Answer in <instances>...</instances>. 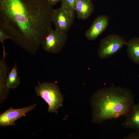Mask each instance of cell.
<instances>
[{
  "label": "cell",
  "instance_id": "cell-16",
  "mask_svg": "<svg viewBox=\"0 0 139 139\" xmlns=\"http://www.w3.org/2000/svg\"><path fill=\"white\" fill-rule=\"evenodd\" d=\"M132 132L124 138L125 139H139V131Z\"/></svg>",
  "mask_w": 139,
  "mask_h": 139
},
{
  "label": "cell",
  "instance_id": "cell-13",
  "mask_svg": "<svg viewBox=\"0 0 139 139\" xmlns=\"http://www.w3.org/2000/svg\"><path fill=\"white\" fill-rule=\"evenodd\" d=\"M20 83V78L18 76L17 67L15 64L7 77V85L10 89H13L17 88Z\"/></svg>",
  "mask_w": 139,
  "mask_h": 139
},
{
  "label": "cell",
  "instance_id": "cell-11",
  "mask_svg": "<svg viewBox=\"0 0 139 139\" xmlns=\"http://www.w3.org/2000/svg\"><path fill=\"white\" fill-rule=\"evenodd\" d=\"M121 125L125 128L139 131V101L135 104L131 112L126 116Z\"/></svg>",
  "mask_w": 139,
  "mask_h": 139
},
{
  "label": "cell",
  "instance_id": "cell-2",
  "mask_svg": "<svg viewBox=\"0 0 139 139\" xmlns=\"http://www.w3.org/2000/svg\"><path fill=\"white\" fill-rule=\"evenodd\" d=\"M134 96L128 89L112 85L97 90L90 100L92 121L99 124L130 114L135 105Z\"/></svg>",
  "mask_w": 139,
  "mask_h": 139
},
{
  "label": "cell",
  "instance_id": "cell-6",
  "mask_svg": "<svg viewBox=\"0 0 139 139\" xmlns=\"http://www.w3.org/2000/svg\"><path fill=\"white\" fill-rule=\"evenodd\" d=\"M75 11L61 7L53 9L52 21L55 26V30L61 32L66 33L74 22Z\"/></svg>",
  "mask_w": 139,
  "mask_h": 139
},
{
  "label": "cell",
  "instance_id": "cell-1",
  "mask_svg": "<svg viewBox=\"0 0 139 139\" xmlns=\"http://www.w3.org/2000/svg\"><path fill=\"white\" fill-rule=\"evenodd\" d=\"M53 10L47 0H0V28L34 55L52 28Z\"/></svg>",
  "mask_w": 139,
  "mask_h": 139
},
{
  "label": "cell",
  "instance_id": "cell-12",
  "mask_svg": "<svg viewBox=\"0 0 139 139\" xmlns=\"http://www.w3.org/2000/svg\"><path fill=\"white\" fill-rule=\"evenodd\" d=\"M127 52L131 60L136 64H139V38L131 39L126 44Z\"/></svg>",
  "mask_w": 139,
  "mask_h": 139
},
{
  "label": "cell",
  "instance_id": "cell-18",
  "mask_svg": "<svg viewBox=\"0 0 139 139\" xmlns=\"http://www.w3.org/2000/svg\"></svg>",
  "mask_w": 139,
  "mask_h": 139
},
{
  "label": "cell",
  "instance_id": "cell-15",
  "mask_svg": "<svg viewBox=\"0 0 139 139\" xmlns=\"http://www.w3.org/2000/svg\"><path fill=\"white\" fill-rule=\"evenodd\" d=\"M8 39H10V37L2 29L0 28V41L3 46V58L4 59H5L6 57V53L5 51L4 45V42L5 40Z\"/></svg>",
  "mask_w": 139,
  "mask_h": 139
},
{
  "label": "cell",
  "instance_id": "cell-4",
  "mask_svg": "<svg viewBox=\"0 0 139 139\" xmlns=\"http://www.w3.org/2000/svg\"><path fill=\"white\" fill-rule=\"evenodd\" d=\"M126 43L120 35L116 34L109 35L100 40L98 55L102 59L109 57L120 51Z\"/></svg>",
  "mask_w": 139,
  "mask_h": 139
},
{
  "label": "cell",
  "instance_id": "cell-9",
  "mask_svg": "<svg viewBox=\"0 0 139 139\" xmlns=\"http://www.w3.org/2000/svg\"><path fill=\"white\" fill-rule=\"evenodd\" d=\"M9 71L8 64L3 58L0 60V104L7 98L10 92L7 83V75Z\"/></svg>",
  "mask_w": 139,
  "mask_h": 139
},
{
  "label": "cell",
  "instance_id": "cell-3",
  "mask_svg": "<svg viewBox=\"0 0 139 139\" xmlns=\"http://www.w3.org/2000/svg\"><path fill=\"white\" fill-rule=\"evenodd\" d=\"M36 93L48 104L49 112L56 114L57 110L62 106L63 97L59 88L55 83L50 82L41 83L34 89Z\"/></svg>",
  "mask_w": 139,
  "mask_h": 139
},
{
  "label": "cell",
  "instance_id": "cell-10",
  "mask_svg": "<svg viewBox=\"0 0 139 139\" xmlns=\"http://www.w3.org/2000/svg\"><path fill=\"white\" fill-rule=\"evenodd\" d=\"M94 11L92 0H77L76 11L78 18L85 20L88 19Z\"/></svg>",
  "mask_w": 139,
  "mask_h": 139
},
{
  "label": "cell",
  "instance_id": "cell-8",
  "mask_svg": "<svg viewBox=\"0 0 139 139\" xmlns=\"http://www.w3.org/2000/svg\"><path fill=\"white\" fill-rule=\"evenodd\" d=\"M109 24V18L106 15L98 16L90 28L86 31L85 36L90 40L96 39L106 29Z\"/></svg>",
  "mask_w": 139,
  "mask_h": 139
},
{
  "label": "cell",
  "instance_id": "cell-5",
  "mask_svg": "<svg viewBox=\"0 0 139 139\" xmlns=\"http://www.w3.org/2000/svg\"><path fill=\"white\" fill-rule=\"evenodd\" d=\"M67 39L66 33L61 32L52 28L42 43V48L47 52L57 54L62 51Z\"/></svg>",
  "mask_w": 139,
  "mask_h": 139
},
{
  "label": "cell",
  "instance_id": "cell-14",
  "mask_svg": "<svg viewBox=\"0 0 139 139\" xmlns=\"http://www.w3.org/2000/svg\"><path fill=\"white\" fill-rule=\"evenodd\" d=\"M77 0H61V7L65 9L75 11Z\"/></svg>",
  "mask_w": 139,
  "mask_h": 139
},
{
  "label": "cell",
  "instance_id": "cell-7",
  "mask_svg": "<svg viewBox=\"0 0 139 139\" xmlns=\"http://www.w3.org/2000/svg\"><path fill=\"white\" fill-rule=\"evenodd\" d=\"M36 104L20 109H14L11 107L0 115V126L5 127L15 126V121L18 119L25 116V114L33 110Z\"/></svg>",
  "mask_w": 139,
  "mask_h": 139
},
{
  "label": "cell",
  "instance_id": "cell-17",
  "mask_svg": "<svg viewBox=\"0 0 139 139\" xmlns=\"http://www.w3.org/2000/svg\"><path fill=\"white\" fill-rule=\"evenodd\" d=\"M61 0H47L48 4L52 6L58 3L61 1Z\"/></svg>",
  "mask_w": 139,
  "mask_h": 139
}]
</instances>
